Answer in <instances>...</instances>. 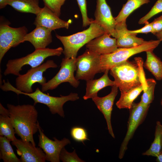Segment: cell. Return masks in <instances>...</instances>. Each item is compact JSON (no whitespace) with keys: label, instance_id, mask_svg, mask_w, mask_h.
<instances>
[{"label":"cell","instance_id":"6da1fadb","mask_svg":"<svg viewBox=\"0 0 162 162\" xmlns=\"http://www.w3.org/2000/svg\"><path fill=\"white\" fill-rule=\"evenodd\" d=\"M34 105L8 104L9 116L16 134L23 141L35 146L33 135L38 131V112Z\"/></svg>","mask_w":162,"mask_h":162},{"label":"cell","instance_id":"ab89813d","mask_svg":"<svg viewBox=\"0 0 162 162\" xmlns=\"http://www.w3.org/2000/svg\"><path fill=\"white\" fill-rule=\"evenodd\" d=\"M161 105L162 106V98L161 100Z\"/></svg>","mask_w":162,"mask_h":162},{"label":"cell","instance_id":"1f68e13d","mask_svg":"<svg viewBox=\"0 0 162 162\" xmlns=\"http://www.w3.org/2000/svg\"><path fill=\"white\" fill-rule=\"evenodd\" d=\"M44 5L47 7L57 16L59 17L61 14L62 6L66 0H43Z\"/></svg>","mask_w":162,"mask_h":162},{"label":"cell","instance_id":"d590c367","mask_svg":"<svg viewBox=\"0 0 162 162\" xmlns=\"http://www.w3.org/2000/svg\"><path fill=\"white\" fill-rule=\"evenodd\" d=\"M0 115L4 116H9V112L8 109L5 108L1 103H0Z\"/></svg>","mask_w":162,"mask_h":162},{"label":"cell","instance_id":"52a82bcc","mask_svg":"<svg viewBox=\"0 0 162 162\" xmlns=\"http://www.w3.org/2000/svg\"><path fill=\"white\" fill-rule=\"evenodd\" d=\"M57 67L53 60H50L37 67L32 68L26 74L18 76L15 80L16 88L26 93L32 92V86L34 84L38 83L41 86L46 82V78L43 75V73L49 68Z\"/></svg>","mask_w":162,"mask_h":162},{"label":"cell","instance_id":"4dcf8cb0","mask_svg":"<svg viewBox=\"0 0 162 162\" xmlns=\"http://www.w3.org/2000/svg\"><path fill=\"white\" fill-rule=\"evenodd\" d=\"M60 159L63 162H85L78 157L75 150L72 152H69L66 150L64 147L61 151Z\"/></svg>","mask_w":162,"mask_h":162},{"label":"cell","instance_id":"60d3db41","mask_svg":"<svg viewBox=\"0 0 162 162\" xmlns=\"http://www.w3.org/2000/svg\"><path fill=\"white\" fill-rule=\"evenodd\" d=\"M160 153H162V148Z\"/></svg>","mask_w":162,"mask_h":162},{"label":"cell","instance_id":"7c38bea8","mask_svg":"<svg viewBox=\"0 0 162 162\" xmlns=\"http://www.w3.org/2000/svg\"><path fill=\"white\" fill-rule=\"evenodd\" d=\"M39 142L38 146L46 155V160L51 162H59L61 150L66 145L70 143V140L64 138L59 140L55 137L54 140L49 138L44 134L39 123L38 125Z\"/></svg>","mask_w":162,"mask_h":162},{"label":"cell","instance_id":"ac0fdd59","mask_svg":"<svg viewBox=\"0 0 162 162\" xmlns=\"http://www.w3.org/2000/svg\"><path fill=\"white\" fill-rule=\"evenodd\" d=\"M115 30L117 33V45L118 48H131L140 46L147 42L136 35L128 33L126 21L116 24Z\"/></svg>","mask_w":162,"mask_h":162},{"label":"cell","instance_id":"7402d4cb","mask_svg":"<svg viewBox=\"0 0 162 162\" xmlns=\"http://www.w3.org/2000/svg\"><path fill=\"white\" fill-rule=\"evenodd\" d=\"M39 0H8V5L17 11L31 13L37 15L41 8L39 5Z\"/></svg>","mask_w":162,"mask_h":162},{"label":"cell","instance_id":"30bf717a","mask_svg":"<svg viewBox=\"0 0 162 162\" xmlns=\"http://www.w3.org/2000/svg\"><path fill=\"white\" fill-rule=\"evenodd\" d=\"M150 106L144 105L140 102L137 103H133L129 109L127 130L120 148L118 156L120 159L123 158L127 149L129 141L132 138L138 126L145 119Z\"/></svg>","mask_w":162,"mask_h":162},{"label":"cell","instance_id":"277c9868","mask_svg":"<svg viewBox=\"0 0 162 162\" xmlns=\"http://www.w3.org/2000/svg\"><path fill=\"white\" fill-rule=\"evenodd\" d=\"M63 51V49L61 47L56 49H38L25 56L10 59L6 64L4 74L5 76L12 74L18 76L20 74V72L24 65H28L32 68L37 67L41 65L48 57L60 56Z\"/></svg>","mask_w":162,"mask_h":162},{"label":"cell","instance_id":"9c48e42d","mask_svg":"<svg viewBox=\"0 0 162 162\" xmlns=\"http://www.w3.org/2000/svg\"><path fill=\"white\" fill-rule=\"evenodd\" d=\"M76 64L77 80L93 79L96 74L101 73L100 55L87 49L76 58Z\"/></svg>","mask_w":162,"mask_h":162},{"label":"cell","instance_id":"8992f818","mask_svg":"<svg viewBox=\"0 0 162 162\" xmlns=\"http://www.w3.org/2000/svg\"><path fill=\"white\" fill-rule=\"evenodd\" d=\"M159 40H151L140 46L131 48H118L116 51L106 54L100 55L101 73L128 60L132 56L143 52L153 51L160 44Z\"/></svg>","mask_w":162,"mask_h":162},{"label":"cell","instance_id":"e575fe53","mask_svg":"<svg viewBox=\"0 0 162 162\" xmlns=\"http://www.w3.org/2000/svg\"><path fill=\"white\" fill-rule=\"evenodd\" d=\"M153 29L152 33L154 35L162 31V15L154 19L151 22Z\"/></svg>","mask_w":162,"mask_h":162},{"label":"cell","instance_id":"f35d334b","mask_svg":"<svg viewBox=\"0 0 162 162\" xmlns=\"http://www.w3.org/2000/svg\"><path fill=\"white\" fill-rule=\"evenodd\" d=\"M156 157L157 162H162V153H160Z\"/></svg>","mask_w":162,"mask_h":162},{"label":"cell","instance_id":"603a6c76","mask_svg":"<svg viewBox=\"0 0 162 162\" xmlns=\"http://www.w3.org/2000/svg\"><path fill=\"white\" fill-rule=\"evenodd\" d=\"M146 59L144 67L150 71L158 80L162 79V62L153 51L146 52Z\"/></svg>","mask_w":162,"mask_h":162},{"label":"cell","instance_id":"d4e9b609","mask_svg":"<svg viewBox=\"0 0 162 162\" xmlns=\"http://www.w3.org/2000/svg\"><path fill=\"white\" fill-rule=\"evenodd\" d=\"M10 141L4 136H0V159L4 162H21L15 154L10 145Z\"/></svg>","mask_w":162,"mask_h":162},{"label":"cell","instance_id":"484cf974","mask_svg":"<svg viewBox=\"0 0 162 162\" xmlns=\"http://www.w3.org/2000/svg\"><path fill=\"white\" fill-rule=\"evenodd\" d=\"M162 148V125L158 121L156 122L154 138L149 148L142 154L156 157L160 153Z\"/></svg>","mask_w":162,"mask_h":162},{"label":"cell","instance_id":"d6986e66","mask_svg":"<svg viewBox=\"0 0 162 162\" xmlns=\"http://www.w3.org/2000/svg\"><path fill=\"white\" fill-rule=\"evenodd\" d=\"M52 31L43 26H37L32 32L26 35L24 42H30L35 50L45 48L52 41Z\"/></svg>","mask_w":162,"mask_h":162},{"label":"cell","instance_id":"cb8c5ba5","mask_svg":"<svg viewBox=\"0 0 162 162\" xmlns=\"http://www.w3.org/2000/svg\"><path fill=\"white\" fill-rule=\"evenodd\" d=\"M149 2V0H128L123 5L118 16L115 18L116 24L126 21L127 18L134 11L142 5Z\"/></svg>","mask_w":162,"mask_h":162},{"label":"cell","instance_id":"ffe728a7","mask_svg":"<svg viewBox=\"0 0 162 162\" xmlns=\"http://www.w3.org/2000/svg\"><path fill=\"white\" fill-rule=\"evenodd\" d=\"M109 70H106L104 75L100 78L95 80L91 79L86 81V92L83 97L86 100L98 96V92L106 86H112L116 85L114 81L111 80L108 76Z\"/></svg>","mask_w":162,"mask_h":162},{"label":"cell","instance_id":"3957f363","mask_svg":"<svg viewBox=\"0 0 162 162\" xmlns=\"http://www.w3.org/2000/svg\"><path fill=\"white\" fill-rule=\"evenodd\" d=\"M106 32L94 20L88 28L82 31L67 36L56 34V37L62 43L64 47L63 53L64 58H76L80 49L91 40L103 34Z\"/></svg>","mask_w":162,"mask_h":162},{"label":"cell","instance_id":"7a4b0ae2","mask_svg":"<svg viewBox=\"0 0 162 162\" xmlns=\"http://www.w3.org/2000/svg\"><path fill=\"white\" fill-rule=\"evenodd\" d=\"M135 59L134 62L127 60L110 70L121 94L142 84L147 85L142 59L137 57Z\"/></svg>","mask_w":162,"mask_h":162},{"label":"cell","instance_id":"9a60e30c","mask_svg":"<svg viewBox=\"0 0 162 162\" xmlns=\"http://www.w3.org/2000/svg\"><path fill=\"white\" fill-rule=\"evenodd\" d=\"M118 88L116 85L113 86L111 92L107 95L102 97L97 96L92 98L98 109L103 114L109 133L114 138L115 136L111 123V116L114 102L118 94Z\"/></svg>","mask_w":162,"mask_h":162},{"label":"cell","instance_id":"ba28073f","mask_svg":"<svg viewBox=\"0 0 162 162\" xmlns=\"http://www.w3.org/2000/svg\"><path fill=\"white\" fill-rule=\"evenodd\" d=\"M76 59V58H62L60 70L53 77L41 85V91L44 92L54 89L64 82L69 83L75 88L77 87L80 82L74 76L77 69Z\"/></svg>","mask_w":162,"mask_h":162},{"label":"cell","instance_id":"74e56055","mask_svg":"<svg viewBox=\"0 0 162 162\" xmlns=\"http://www.w3.org/2000/svg\"><path fill=\"white\" fill-rule=\"evenodd\" d=\"M158 40L162 41V31L154 34Z\"/></svg>","mask_w":162,"mask_h":162},{"label":"cell","instance_id":"44dd1931","mask_svg":"<svg viewBox=\"0 0 162 162\" xmlns=\"http://www.w3.org/2000/svg\"><path fill=\"white\" fill-rule=\"evenodd\" d=\"M147 85L142 84L131 89L127 92L121 94L120 98L116 105L119 109H127L131 107L133 102L143 91L147 88Z\"/></svg>","mask_w":162,"mask_h":162},{"label":"cell","instance_id":"2e32d148","mask_svg":"<svg viewBox=\"0 0 162 162\" xmlns=\"http://www.w3.org/2000/svg\"><path fill=\"white\" fill-rule=\"evenodd\" d=\"M70 22L60 19L47 7L44 5L36 15L34 24L52 30L62 28L68 29Z\"/></svg>","mask_w":162,"mask_h":162},{"label":"cell","instance_id":"5bb4252c","mask_svg":"<svg viewBox=\"0 0 162 162\" xmlns=\"http://www.w3.org/2000/svg\"><path fill=\"white\" fill-rule=\"evenodd\" d=\"M16 148L17 152L22 162H44L46 155L40 148L36 147L30 142L17 138L12 142Z\"/></svg>","mask_w":162,"mask_h":162},{"label":"cell","instance_id":"83f0119b","mask_svg":"<svg viewBox=\"0 0 162 162\" xmlns=\"http://www.w3.org/2000/svg\"><path fill=\"white\" fill-rule=\"evenodd\" d=\"M147 87L143 91V93L141 97L140 102L142 104L146 105H150L154 100V92L156 82L152 78L146 79Z\"/></svg>","mask_w":162,"mask_h":162},{"label":"cell","instance_id":"f546056e","mask_svg":"<svg viewBox=\"0 0 162 162\" xmlns=\"http://www.w3.org/2000/svg\"><path fill=\"white\" fill-rule=\"evenodd\" d=\"M162 12V0H158L150 11L139 20V24H145L155 15Z\"/></svg>","mask_w":162,"mask_h":162},{"label":"cell","instance_id":"e0dca14e","mask_svg":"<svg viewBox=\"0 0 162 162\" xmlns=\"http://www.w3.org/2000/svg\"><path fill=\"white\" fill-rule=\"evenodd\" d=\"M111 35L105 32L102 35L89 41L86 44V47L98 54H110L116 51L118 48L116 38H112Z\"/></svg>","mask_w":162,"mask_h":162},{"label":"cell","instance_id":"8d00e7d4","mask_svg":"<svg viewBox=\"0 0 162 162\" xmlns=\"http://www.w3.org/2000/svg\"><path fill=\"white\" fill-rule=\"evenodd\" d=\"M8 0H0V8L2 9L8 5Z\"/></svg>","mask_w":162,"mask_h":162},{"label":"cell","instance_id":"4316f807","mask_svg":"<svg viewBox=\"0 0 162 162\" xmlns=\"http://www.w3.org/2000/svg\"><path fill=\"white\" fill-rule=\"evenodd\" d=\"M15 131L9 116L0 115V135L12 142L16 138Z\"/></svg>","mask_w":162,"mask_h":162},{"label":"cell","instance_id":"8fae6325","mask_svg":"<svg viewBox=\"0 0 162 162\" xmlns=\"http://www.w3.org/2000/svg\"><path fill=\"white\" fill-rule=\"evenodd\" d=\"M28 30L24 26L13 28L9 24H1L0 26V63L6 53L12 47H15L24 42Z\"/></svg>","mask_w":162,"mask_h":162},{"label":"cell","instance_id":"f1b7e54d","mask_svg":"<svg viewBox=\"0 0 162 162\" xmlns=\"http://www.w3.org/2000/svg\"><path fill=\"white\" fill-rule=\"evenodd\" d=\"M70 135L73 139L77 142H84L87 140H89L88 138V133L86 130L83 128L79 126L72 127L70 130Z\"/></svg>","mask_w":162,"mask_h":162},{"label":"cell","instance_id":"4fadbf2b","mask_svg":"<svg viewBox=\"0 0 162 162\" xmlns=\"http://www.w3.org/2000/svg\"><path fill=\"white\" fill-rule=\"evenodd\" d=\"M94 17V20L95 22L102 28L106 32L115 38H116L115 20L106 0H97Z\"/></svg>","mask_w":162,"mask_h":162},{"label":"cell","instance_id":"5b68a950","mask_svg":"<svg viewBox=\"0 0 162 162\" xmlns=\"http://www.w3.org/2000/svg\"><path fill=\"white\" fill-rule=\"evenodd\" d=\"M8 89L9 91H12L18 95L23 94L28 96L33 100L34 105L38 103L46 105L52 114H58L63 118L64 117L63 109L64 104L68 101H75L79 98L77 93H73L67 96L61 95L60 97L51 96L44 93L38 88H37L34 92L29 93L21 92L11 85L9 86Z\"/></svg>","mask_w":162,"mask_h":162},{"label":"cell","instance_id":"d6a6232c","mask_svg":"<svg viewBox=\"0 0 162 162\" xmlns=\"http://www.w3.org/2000/svg\"><path fill=\"white\" fill-rule=\"evenodd\" d=\"M81 12L82 20V26L85 27L89 25L94 20L88 16L86 0H76Z\"/></svg>","mask_w":162,"mask_h":162},{"label":"cell","instance_id":"836d02e7","mask_svg":"<svg viewBox=\"0 0 162 162\" xmlns=\"http://www.w3.org/2000/svg\"><path fill=\"white\" fill-rule=\"evenodd\" d=\"M145 26L142 28L134 30H128L129 33L136 35L138 33H145L147 34L148 33H152L153 29L152 26V24L149 23L148 21L145 23Z\"/></svg>","mask_w":162,"mask_h":162}]
</instances>
